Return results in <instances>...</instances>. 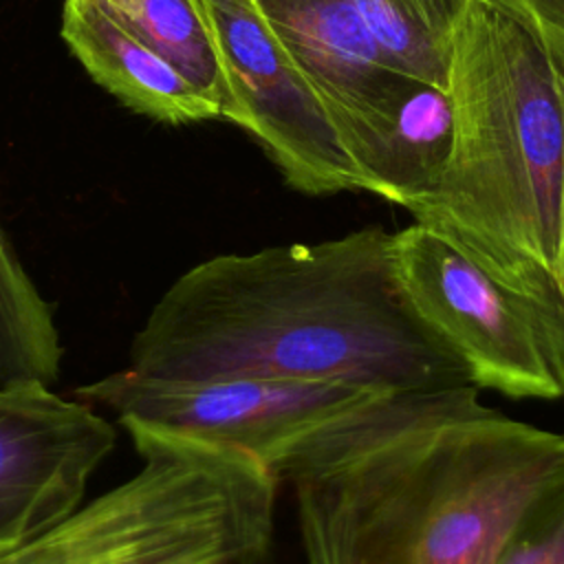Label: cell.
Here are the masks:
<instances>
[{"instance_id": "cell-6", "label": "cell", "mask_w": 564, "mask_h": 564, "mask_svg": "<svg viewBox=\"0 0 564 564\" xmlns=\"http://www.w3.org/2000/svg\"><path fill=\"white\" fill-rule=\"evenodd\" d=\"M394 273L414 317L465 366L471 386L509 399H562L533 313L432 229L394 231Z\"/></svg>"}, {"instance_id": "cell-11", "label": "cell", "mask_w": 564, "mask_h": 564, "mask_svg": "<svg viewBox=\"0 0 564 564\" xmlns=\"http://www.w3.org/2000/svg\"><path fill=\"white\" fill-rule=\"evenodd\" d=\"M59 366L62 344L53 306L40 295L0 227V390L53 388Z\"/></svg>"}, {"instance_id": "cell-2", "label": "cell", "mask_w": 564, "mask_h": 564, "mask_svg": "<svg viewBox=\"0 0 564 564\" xmlns=\"http://www.w3.org/2000/svg\"><path fill=\"white\" fill-rule=\"evenodd\" d=\"M156 379L350 381L390 392L471 386L414 317L394 273V234L223 253L178 275L130 346Z\"/></svg>"}, {"instance_id": "cell-12", "label": "cell", "mask_w": 564, "mask_h": 564, "mask_svg": "<svg viewBox=\"0 0 564 564\" xmlns=\"http://www.w3.org/2000/svg\"><path fill=\"white\" fill-rule=\"evenodd\" d=\"M361 22L401 73L447 90L456 26L469 0H350Z\"/></svg>"}, {"instance_id": "cell-4", "label": "cell", "mask_w": 564, "mask_h": 564, "mask_svg": "<svg viewBox=\"0 0 564 564\" xmlns=\"http://www.w3.org/2000/svg\"><path fill=\"white\" fill-rule=\"evenodd\" d=\"M141 467L0 564H269L280 480L253 458L119 423Z\"/></svg>"}, {"instance_id": "cell-17", "label": "cell", "mask_w": 564, "mask_h": 564, "mask_svg": "<svg viewBox=\"0 0 564 564\" xmlns=\"http://www.w3.org/2000/svg\"><path fill=\"white\" fill-rule=\"evenodd\" d=\"M106 7H110L112 11H117V13H126V11H130V7H132V2L134 0H101Z\"/></svg>"}, {"instance_id": "cell-10", "label": "cell", "mask_w": 564, "mask_h": 564, "mask_svg": "<svg viewBox=\"0 0 564 564\" xmlns=\"http://www.w3.org/2000/svg\"><path fill=\"white\" fill-rule=\"evenodd\" d=\"M62 37L90 77L128 108L163 123L220 117V108L150 48L101 0H64Z\"/></svg>"}, {"instance_id": "cell-3", "label": "cell", "mask_w": 564, "mask_h": 564, "mask_svg": "<svg viewBox=\"0 0 564 564\" xmlns=\"http://www.w3.org/2000/svg\"><path fill=\"white\" fill-rule=\"evenodd\" d=\"M447 95L449 156L403 209L533 313L564 390V73L509 11L469 0Z\"/></svg>"}, {"instance_id": "cell-9", "label": "cell", "mask_w": 564, "mask_h": 564, "mask_svg": "<svg viewBox=\"0 0 564 564\" xmlns=\"http://www.w3.org/2000/svg\"><path fill=\"white\" fill-rule=\"evenodd\" d=\"M115 441V427L77 397L51 386L0 390V557L82 505Z\"/></svg>"}, {"instance_id": "cell-7", "label": "cell", "mask_w": 564, "mask_h": 564, "mask_svg": "<svg viewBox=\"0 0 564 564\" xmlns=\"http://www.w3.org/2000/svg\"><path fill=\"white\" fill-rule=\"evenodd\" d=\"M198 2L223 73L220 117L260 143L289 187L311 196L364 192L357 165L258 2Z\"/></svg>"}, {"instance_id": "cell-15", "label": "cell", "mask_w": 564, "mask_h": 564, "mask_svg": "<svg viewBox=\"0 0 564 564\" xmlns=\"http://www.w3.org/2000/svg\"><path fill=\"white\" fill-rule=\"evenodd\" d=\"M491 564H564V485L520 520Z\"/></svg>"}, {"instance_id": "cell-5", "label": "cell", "mask_w": 564, "mask_h": 564, "mask_svg": "<svg viewBox=\"0 0 564 564\" xmlns=\"http://www.w3.org/2000/svg\"><path fill=\"white\" fill-rule=\"evenodd\" d=\"M390 392L350 381L156 379L123 368L79 386L75 397L137 421L240 452L278 480L315 436Z\"/></svg>"}, {"instance_id": "cell-16", "label": "cell", "mask_w": 564, "mask_h": 564, "mask_svg": "<svg viewBox=\"0 0 564 564\" xmlns=\"http://www.w3.org/2000/svg\"><path fill=\"white\" fill-rule=\"evenodd\" d=\"M520 20L564 73V0H491Z\"/></svg>"}, {"instance_id": "cell-8", "label": "cell", "mask_w": 564, "mask_h": 564, "mask_svg": "<svg viewBox=\"0 0 564 564\" xmlns=\"http://www.w3.org/2000/svg\"><path fill=\"white\" fill-rule=\"evenodd\" d=\"M317 97L344 150L379 196L397 110L419 84L394 68L350 0H256Z\"/></svg>"}, {"instance_id": "cell-14", "label": "cell", "mask_w": 564, "mask_h": 564, "mask_svg": "<svg viewBox=\"0 0 564 564\" xmlns=\"http://www.w3.org/2000/svg\"><path fill=\"white\" fill-rule=\"evenodd\" d=\"M117 15L192 86L223 108V73L198 0H134L130 11Z\"/></svg>"}, {"instance_id": "cell-18", "label": "cell", "mask_w": 564, "mask_h": 564, "mask_svg": "<svg viewBox=\"0 0 564 564\" xmlns=\"http://www.w3.org/2000/svg\"><path fill=\"white\" fill-rule=\"evenodd\" d=\"M562 401H564V397H562Z\"/></svg>"}, {"instance_id": "cell-1", "label": "cell", "mask_w": 564, "mask_h": 564, "mask_svg": "<svg viewBox=\"0 0 564 564\" xmlns=\"http://www.w3.org/2000/svg\"><path fill=\"white\" fill-rule=\"evenodd\" d=\"M306 564H491L564 485V434L487 408L476 386L399 392L282 469Z\"/></svg>"}, {"instance_id": "cell-13", "label": "cell", "mask_w": 564, "mask_h": 564, "mask_svg": "<svg viewBox=\"0 0 564 564\" xmlns=\"http://www.w3.org/2000/svg\"><path fill=\"white\" fill-rule=\"evenodd\" d=\"M452 132L447 90L419 82L397 110L379 196L405 207L430 189L449 156Z\"/></svg>"}]
</instances>
